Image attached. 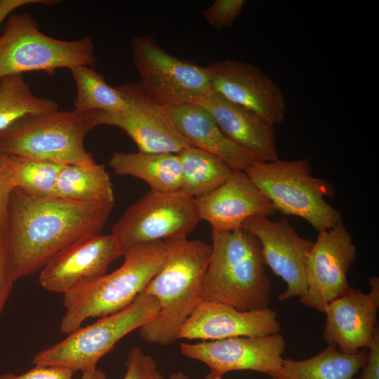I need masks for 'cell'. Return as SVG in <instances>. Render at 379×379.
<instances>
[{"label": "cell", "instance_id": "4fadbf2b", "mask_svg": "<svg viewBox=\"0 0 379 379\" xmlns=\"http://www.w3.org/2000/svg\"><path fill=\"white\" fill-rule=\"evenodd\" d=\"M212 91L255 112L273 125L285 119L286 102L280 86L253 64L227 59L205 67Z\"/></svg>", "mask_w": 379, "mask_h": 379}, {"label": "cell", "instance_id": "d6a6232c", "mask_svg": "<svg viewBox=\"0 0 379 379\" xmlns=\"http://www.w3.org/2000/svg\"><path fill=\"white\" fill-rule=\"evenodd\" d=\"M14 281L11 279L10 257L5 235L0 234V315L9 298Z\"/></svg>", "mask_w": 379, "mask_h": 379}, {"label": "cell", "instance_id": "836d02e7", "mask_svg": "<svg viewBox=\"0 0 379 379\" xmlns=\"http://www.w3.org/2000/svg\"><path fill=\"white\" fill-rule=\"evenodd\" d=\"M368 357L359 379H379V331L369 347Z\"/></svg>", "mask_w": 379, "mask_h": 379}, {"label": "cell", "instance_id": "277c9868", "mask_svg": "<svg viewBox=\"0 0 379 379\" xmlns=\"http://www.w3.org/2000/svg\"><path fill=\"white\" fill-rule=\"evenodd\" d=\"M118 269L63 293L65 312L60 331L69 335L91 317H104L128 306L162 268L166 256L165 240L129 249Z\"/></svg>", "mask_w": 379, "mask_h": 379}, {"label": "cell", "instance_id": "ac0fdd59", "mask_svg": "<svg viewBox=\"0 0 379 379\" xmlns=\"http://www.w3.org/2000/svg\"><path fill=\"white\" fill-rule=\"evenodd\" d=\"M280 331L277 314L269 307L241 311L226 304L201 300L178 330L176 338L216 340L264 336Z\"/></svg>", "mask_w": 379, "mask_h": 379}, {"label": "cell", "instance_id": "83f0119b", "mask_svg": "<svg viewBox=\"0 0 379 379\" xmlns=\"http://www.w3.org/2000/svg\"><path fill=\"white\" fill-rule=\"evenodd\" d=\"M14 188L36 199L58 198L56 185L65 164L21 156L11 155Z\"/></svg>", "mask_w": 379, "mask_h": 379}, {"label": "cell", "instance_id": "7c38bea8", "mask_svg": "<svg viewBox=\"0 0 379 379\" xmlns=\"http://www.w3.org/2000/svg\"><path fill=\"white\" fill-rule=\"evenodd\" d=\"M356 256V246L343 221L320 231L307 258V291L300 303L324 312L349 289L347 275Z\"/></svg>", "mask_w": 379, "mask_h": 379}, {"label": "cell", "instance_id": "8d00e7d4", "mask_svg": "<svg viewBox=\"0 0 379 379\" xmlns=\"http://www.w3.org/2000/svg\"><path fill=\"white\" fill-rule=\"evenodd\" d=\"M223 375L210 372L204 379H222Z\"/></svg>", "mask_w": 379, "mask_h": 379}, {"label": "cell", "instance_id": "4dcf8cb0", "mask_svg": "<svg viewBox=\"0 0 379 379\" xmlns=\"http://www.w3.org/2000/svg\"><path fill=\"white\" fill-rule=\"evenodd\" d=\"M125 365L126 371L122 379H151L157 370L154 358L137 346L130 349Z\"/></svg>", "mask_w": 379, "mask_h": 379}, {"label": "cell", "instance_id": "ffe728a7", "mask_svg": "<svg viewBox=\"0 0 379 379\" xmlns=\"http://www.w3.org/2000/svg\"><path fill=\"white\" fill-rule=\"evenodd\" d=\"M192 102L208 110L223 133L257 161L278 159L274 125L255 112L213 91Z\"/></svg>", "mask_w": 379, "mask_h": 379}, {"label": "cell", "instance_id": "1f68e13d", "mask_svg": "<svg viewBox=\"0 0 379 379\" xmlns=\"http://www.w3.org/2000/svg\"><path fill=\"white\" fill-rule=\"evenodd\" d=\"M14 189L10 156L0 151V234H4L11 194Z\"/></svg>", "mask_w": 379, "mask_h": 379}, {"label": "cell", "instance_id": "9a60e30c", "mask_svg": "<svg viewBox=\"0 0 379 379\" xmlns=\"http://www.w3.org/2000/svg\"><path fill=\"white\" fill-rule=\"evenodd\" d=\"M286 343L279 333L234 337L180 344L181 353L206 364L211 371L224 375L233 371H255L268 375L279 371Z\"/></svg>", "mask_w": 379, "mask_h": 379}, {"label": "cell", "instance_id": "e0dca14e", "mask_svg": "<svg viewBox=\"0 0 379 379\" xmlns=\"http://www.w3.org/2000/svg\"><path fill=\"white\" fill-rule=\"evenodd\" d=\"M368 284L369 293L350 287L326 306L323 339L328 345L348 354L369 348L378 330V277H371Z\"/></svg>", "mask_w": 379, "mask_h": 379}, {"label": "cell", "instance_id": "cb8c5ba5", "mask_svg": "<svg viewBox=\"0 0 379 379\" xmlns=\"http://www.w3.org/2000/svg\"><path fill=\"white\" fill-rule=\"evenodd\" d=\"M57 197L76 202H114L112 184L102 164L65 165L56 185Z\"/></svg>", "mask_w": 379, "mask_h": 379}, {"label": "cell", "instance_id": "f1b7e54d", "mask_svg": "<svg viewBox=\"0 0 379 379\" xmlns=\"http://www.w3.org/2000/svg\"><path fill=\"white\" fill-rule=\"evenodd\" d=\"M244 4V0H216L204 9L202 14L212 27L220 30L232 26Z\"/></svg>", "mask_w": 379, "mask_h": 379}, {"label": "cell", "instance_id": "4316f807", "mask_svg": "<svg viewBox=\"0 0 379 379\" xmlns=\"http://www.w3.org/2000/svg\"><path fill=\"white\" fill-rule=\"evenodd\" d=\"M58 109L55 101L34 95L22 74L0 79V133L25 117Z\"/></svg>", "mask_w": 379, "mask_h": 379}, {"label": "cell", "instance_id": "6da1fadb", "mask_svg": "<svg viewBox=\"0 0 379 379\" xmlns=\"http://www.w3.org/2000/svg\"><path fill=\"white\" fill-rule=\"evenodd\" d=\"M114 202H76L31 197L14 188L4 232L13 281L41 270L75 241L99 234Z\"/></svg>", "mask_w": 379, "mask_h": 379}, {"label": "cell", "instance_id": "9c48e42d", "mask_svg": "<svg viewBox=\"0 0 379 379\" xmlns=\"http://www.w3.org/2000/svg\"><path fill=\"white\" fill-rule=\"evenodd\" d=\"M200 220L194 199L182 190H150L124 211L111 234L124 255L137 246L187 237Z\"/></svg>", "mask_w": 379, "mask_h": 379}, {"label": "cell", "instance_id": "52a82bcc", "mask_svg": "<svg viewBox=\"0 0 379 379\" xmlns=\"http://www.w3.org/2000/svg\"><path fill=\"white\" fill-rule=\"evenodd\" d=\"M97 58L91 36L74 41L51 37L28 13H12L0 40V79L23 72L95 67Z\"/></svg>", "mask_w": 379, "mask_h": 379}, {"label": "cell", "instance_id": "44dd1931", "mask_svg": "<svg viewBox=\"0 0 379 379\" xmlns=\"http://www.w3.org/2000/svg\"><path fill=\"white\" fill-rule=\"evenodd\" d=\"M166 107L178 131L192 146L215 155L232 170L245 171L257 161L223 133L202 106L187 102Z\"/></svg>", "mask_w": 379, "mask_h": 379}, {"label": "cell", "instance_id": "e575fe53", "mask_svg": "<svg viewBox=\"0 0 379 379\" xmlns=\"http://www.w3.org/2000/svg\"><path fill=\"white\" fill-rule=\"evenodd\" d=\"M55 0H0V23L17 8L28 4L54 5ZM1 40V36H0Z\"/></svg>", "mask_w": 379, "mask_h": 379}, {"label": "cell", "instance_id": "d6986e66", "mask_svg": "<svg viewBox=\"0 0 379 379\" xmlns=\"http://www.w3.org/2000/svg\"><path fill=\"white\" fill-rule=\"evenodd\" d=\"M194 201L200 220L220 232L240 228L251 217H268L277 212L246 173L239 170H232L221 185Z\"/></svg>", "mask_w": 379, "mask_h": 379}, {"label": "cell", "instance_id": "d4e9b609", "mask_svg": "<svg viewBox=\"0 0 379 379\" xmlns=\"http://www.w3.org/2000/svg\"><path fill=\"white\" fill-rule=\"evenodd\" d=\"M181 168V190L194 199L221 185L232 169L215 155L193 146L177 153Z\"/></svg>", "mask_w": 379, "mask_h": 379}, {"label": "cell", "instance_id": "f546056e", "mask_svg": "<svg viewBox=\"0 0 379 379\" xmlns=\"http://www.w3.org/2000/svg\"><path fill=\"white\" fill-rule=\"evenodd\" d=\"M74 371L62 366H39L27 372L16 375L7 373L0 375V379H73ZM80 379H107L104 371L97 368L96 370L83 373Z\"/></svg>", "mask_w": 379, "mask_h": 379}, {"label": "cell", "instance_id": "484cf974", "mask_svg": "<svg viewBox=\"0 0 379 379\" xmlns=\"http://www.w3.org/2000/svg\"><path fill=\"white\" fill-rule=\"evenodd\" d=\"M69 71L77 88L74 111L117 112L128 107V101L119 88L109 86L93 67L79 66Z\"/></svg>", "mask_w": 379, "mask_h": 379}, {"label": "cell", "instance_id": "8fae6325", "mask_svg": "<svg viewBox=\"0 0 379 379\" xmlns=\"http://www.w3.org/2000/svg\"><path fill=\"white\" fill-rule=\"evenodd\" d=\"M117 87L127 98L128 107L117 112H88L95 126L121 128L142 152L177 154L192 146L173 125L166 107L147 94L140 84Z\"/></svg>", "mask_w": 379, "mask_h": 379}, {"label": "cell", "instance_id": "8992f818", "mask_svg": "<svg viewBox=\"0 0 379 379\" xmlns=\"http://www.w3.org/2000/svg\"><path fill=\"white\" fill-rule=\"evenodd\" d=\"M95 127L88 112L60 109L25 117L0 133V151L62 164H95L84 145Z\"/></svg>", "mask_w": 379, "mask_h": 379}, {"label": "cell", "instance_id": "5b68a950", "mask_svg": "<svg viewBox=\"0 0 379 379\" xmlns=\"http://www.w3.org/2000/svg\"><path fill=\"white\" fill-rule=\"evenodd\" d=\"M245 172L276 211L300 217L319 232L342 222L341 214L326 201L335 196L333 185L313 176L308 159L255 161Z\"/></svg>", "mask_w": 379, "mask_h": 379}, {"label": "cell", "instance_id": "3957f363", "mask_svg": "<svg viewBox=\"0 0 379 379\" xmlns=\"http://www.w3.org/2000/svg\"><path fill=\"white\" fill-rule=\"evenodd\" d=\"M211 239L201 300L241 311L269 307L272 286L259 240L243 227L223 232L211 230Z\"/></svg>", "mask_w": 379, "mask_h": 379}, {"label": "cell", "instance_id": "7402d4cb", "mask_svg": "<svg viewBox=\"0 0 379 379\" xmlns=\"http://www.w3.org/2000/svg\"><path fill=\"white\" fill-rule=\"evenodd\" d=\"M119 175H131L147 182L151 190L174 192L181 189V168L177 154L115 152L109 161Z\"/></svg>", "mask_w": 379, "mask_h": 379}, {"label": "cell", "instance_id": "7a4b0ae2", "mask_svg": "<svg viewBox=\"0 0 379 379\" xmlns=\"http://www.w3.org/2000/svg\"><path fill=\"white\" fill-rule=\"evenodd\" d=\"M165 242L164 264L145 290L157 299L159 312L139 328L145 342L160 345L175 343L178 330L201 300L211 254V246L202 240L185 237Z\"/></svg>", "mask_w": 379, "mask_h": 379}, {"label": "cell", "instance_id": "603a6c76", "mask_svg": "<svg viewBox=\"0 0 379 379\" xmlns=\"http://www.w3.org/2000/svg\"><path fill=\"white\" fill-rule=\"evenodd\" d=\"M367 357L365 349L348 354L328 345L318 354L307 359H283L280 369L268 375L271 379H354Z\"/></svg>", "mask_w": 379, "mask_h": 379}, {"label": "cell", "instance_id": "2e32d148", "mask_svg": "<svg viewBox=\"0 0 379 379\" xmlns=\"http://www.w3.org/2000/svg\"><path fill=\"white\" fill-rule=\"evenodd\" d=\"M120 256L123 253L113 234L86 236L53 258L40 270L39 282L47 291L64 293L104 276Z\"/></svg>", "mask_w": 379, "mask_h": 379}, {"label": "cell", "instance_id": "30bf717a", "mask_svg": "<svg viewBox=\"0 0 379 379\" xmlns=\"http://www.w3.org/2000/svg\"><path fill=\"white\" fill-rule=\"evenodd\" d=\"M131 48L142 88L165 107L192 102L212 91L205 69L167 53L154 38H132Z\"/></svg>", "mask_w": 379, "mask_h": 379}, {"label": "cell", "instance_id": "d590c367", "mask_svg": "<svg viewBox=\"0 0 379 379\" xmlns=\"http://www.w3.org/2000/svg\"><path fill=\"white\" fill-rule=\"evenodd\" d=\"M151 379H166L157 370L154 372ZM168 379H190L184 372L179 371L172 373Z\"/></svg>", "mask_w": 379, "mask_h": 379}, {"label": "cell", "instance_id": "ba28073f", "mask_svg": "<svg viewBox=\"0 0 379 379\" xmlns=\"http://www.w3.org/2000/svg\"><path fill=\"white\" fill-rule=\"evenodd\" d=\"M159 312L157 299L144 291L124 309L81 326L63 340L37 352L33 363L65 367L82 373L93 371L99 360L119 340L153 321Z\"/></svg>", "mask_w": 379, "mask_h": 379}, {"label": "cell", "instance_id": "5bb4252c", "mask_svg": "<svg viewBox=\"0 0 379 379\" xmlns=\"http://www.w3.org/2000/svg\"><path fill=\"white\" fill-rule=\"evenodd\" d=\"M241 227L259 240L265 265L286 283L278 299L302 297L307 291L306 261L313 242L301 237L286 218L272 221L268 217L253 216Z\"/></svg>", "mask_w": 379, "mask_h": 379}]
</instances>
